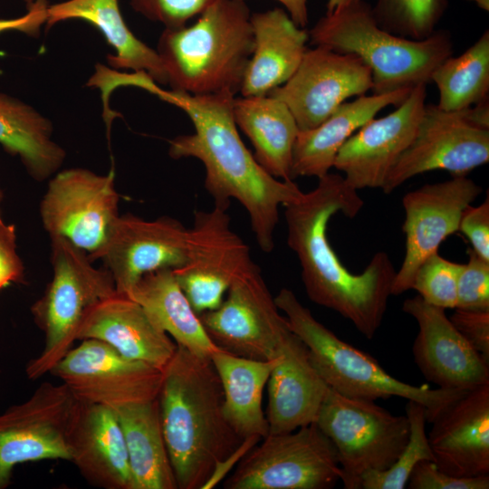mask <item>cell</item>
Returning a JSON list of instances; mask_svg holds the SVG:
<instances>
[{"instance_id":"60d3db41","label":"cell","mask_w":489,"mask_h":489,"mask_svg":"<svg viewBox=\"0 0 489 489\" xmlns=\"http://www.w3.org/2000/svg\"><path fill=\"white\" fill-rule=\"evenodd\" d=\"M449 319L466 341L489 362V311L455 308Z\"/></svg>"},{"instance_id":"e0dca14e","label":"cell","mask_w":489,"mask_h":489,"mask_svg":"<svg viewBox=\"0 0 489 489\" xmlns=\"http://www.w3.org/2000/svg\"><path fill=\"white\" fill-rule=\"evenodd\" d=\"M481 192L482 187L471 178L454 176L443 182L426 184L403 197L405 255L396 272L391 295L411 290L419 265L458 231L464 211Z\"/></svg>"},{"instance_id":"5b68a950","label":"cell","mask_w":489,"mask_h":489,"mask_svg":"<svg viewBox=\"0 0 489 489\" xmlns=\"http://www.w3.org/2000/svg\"><path fill=\"white\" fill-rule=\"evenodd\" d=\"M308 34L314 46L358 56L371 71L376 94L429 83L437 66L453 54L449 32L436 30L422 40L396 35L378 24L365 1L326 14Z\"/></svg>"},{"instance_id":"8d00e7d4","label":"cell","mask_w":489,"mask_h":489,"mask_svg":"<svg viewBox=\"0 0 489 489\" xmlns=\"http://www.w3.org/2000/svg\"><path fill=\"white\" fill-rule=\"evenodd\" d=\"M468 256L458 277L456 308L489 311V262L472 249Z\"/></svg>"},{"instance_id":"8992f818","label":"cell","mask_w":489,"mask_h":489,"mask_svg":"<svg viewBox=\"0 0 489 489\" xmlns=\"http://www.w3.org/2000/svg\"><path fill=\"white\" fill-rule=\"evenodd\" d=\"M274 302L284 313L291 331L307 347L319 375L329 388L341 395L371 400L393 397L412 400L425 408L427 423H432L466 392L400 381L370 355L340 339L318 321L290 289H281Z\"/></svg>"},{"instance_id":"e575fe53","label":"cell","mask_w":489,"mask_h":489,"mask_svg":"<svg viewBox=\"0 0 489 489\" xmlns=\"http://www.w3.org/2000/svg\"><path fill=\"white\" fill-rule=\"evenodd\" d=\"M447 5L448 0H377L372 12L386 31L422 40L436 31Z\"/></svg>"},{"instance_id":"ac0fdd59","label":"cell","mask_w":489,"mask_h":489,"mask_svg":"<svg viewBox=\"0 0 489 489\" xmlns=\"http://www.w3.org/2000/svg\"><path fill=\"white\" fill-rule=\"evenodd\" d=\"M427 84L414 87L397 109L373 118L340 149L333 168L354 189L382 188L400 156L413 140L422 118Z\"/></svg>"},{"instance_id":"30bf717a","label":"cell","mask_w":489,"mask_h":489,"mask_svg":"<svg viewBox=\"0 0 489 489\" xmlns=\"http://www.w3.org/2000/svg\"><path fill=\"white\" fill-rule=\"evenodd\" d=\"M115 173L97 174L83 168L57 171L48 179L39 212L50 238L63 237L94 262L119 217Z\"/></svg>"},{"instance_id":"83f0119b","label":"cell","mask_w":489,"mask_h":489,"mask_svg":"<svg viewBox=\"0 0 489 489\" xmlns=\"http://www.w3.org/2000/svg\"><path fill=\"white\" fill-rule=\"evenodd\" d=\"M233 115L252 142L259 165L276 178L292 180V151L300 129L288 107L270 95L235 97Z\"/></svg>"},{"instance_id":"9c48e42d","label":"cell","mask_w":489,"mask_h":489,"mask_svg":"<svg viewBox=\"0 0 489 489\" xmlns=\"http://www.w3.org/2000/svg\"><path fill=\"white\" fill-rule=\"evenodd\" d=\"M241 459L225 489H331L341 480L337 451L312 423L268 434Z\"/></svg>"},{"instance_id":"4fadbf2b","label":"cell","mask_w":489,"mask_h":489,"mask_svg":"<svg viewBox=\"0 0 489 489\" xmlns=\"http://www.w3.org/2000/svg\"><path fill=\"white\" fill-rule=\"evenodd\" d=\"M50 370L81 402L110 408L158 398L163 372L93 339L80 340Z\"/></svg>"},{"instance_id":"ffe728a7","label":"cell","mask_w":489,"mask_h":489,"mask_svg":"<svg viewBox=\"0 0 489 489\" xmlns=\"http://www.w3.org/2000/svg\"><path fill=\"white\" fill-rule=\"evenodd\" d=\"M402 310L417 323L412 352L426 379L437 388L465 391L489 382V362L457 331L445 309L417 295L405 300Z\"/></svg>"},{"instance_id":"603a6c76","label":"cell","mask_w":489,"mask_h":489,"mask_svg":"<svg viewBox=\"0 0 489 489\" xmlns=\"http://www.w3.org/2000/svg\"><path fill=\"white\" fill-rule=\"evenodd\" d=\"M328 388L312 364L307 347L290 331L267 381L268 434L289 433L314 423Z\"/></svg>"},{"instance_id":"cb8c5ba5","label":"cell","mask_w":489,"mask_h":489,"mask_svg":"<svg viewBox=\"0 0 489 489\" xmlns=\"http://www.w3.org/2000/svg\"><path fill=\"white\" fill-rule=\"evenodd\" d=\"M69 449L70 461L90 484L133 489L125 438L113 408L80 401Z\"/></svg>"},{"instance_id":"1f68e13d","label":"cell","mask_w":489,"mask_h":489,"mask_svg":"<svg viewBox=\"0 0 489 489\" xmlns=\"http://www.w3.org/2000/svg\"><path fill=\"white\" fill-rule=\"evenodd\" d=\"M114 410L125 438L133 489H177L162 433L158 398Z\"/></svg>"},{"instance_id":"f35d334b","label":"cell","mask_w":489,"mask_h":489,"mask_svg":"<svg viewBox=\"0 0 489 489\" xmlns=\"http://www.w3.org/2000/svg\"><path fill=\"white\" fill-rule=\"evenodd\" d=\"M410 489H488L489 475L456 477L440 470L434 461L418 462L408 481Z\"/></svg>"},{"instance_id":"7a4b0ae2","label":"cell","mask_w":489,"mask_h":489,"mask_svg":"<svg viewBox=\"0 0 489 489\" xmlns=\"http://www.w3.org/2000/svg\"><path fill=\"white\" fill-rule=\"evenodd\" d=\"M236 96L191 95L166 91L162 99L181 109L190 119L194 132L169 141L172 158H193L206 169L205 188L215 206L228 208L232 199L246 210L258 246L270 253L279 208L296 200L302 191L292 180L266 172L244 144L233 115Z\"/></svg>"},{"instance_id":"836d02e7","label":"cell","mask_w":489,"mask_h":489,"mask_svg":"<svg viewBox=\"0 0 489 489\" xmlns=\"http://www.w3.org/2000/svg\"><path fill=\"white\" fill-rule=\"evenodd\" d=\"M406 416L409 422L408 441L397 461L384 471H369L360 479L362 489H403L415 465L422 460L434 461L426 431V409L415 401L408 400Z\"/></svg>"},{"instance_id":"ab89813d","label":"cell","mask_w":489,"mask_h":489,"mask_svg":"<svg viewBox=\"0 0 489 489\" xmlns=\"http://www.w3.org/2000/svg\"><path fill=\"white\" fill-rule=\"evenodd\" d=\"M16 230L0 213V291L25 282L24 264L17 252Z\"/></svg>"},{"instance_id":"d4e9b609","label":"cell","mask_w":489,"mask_h":489,"mask_svg":"<svg viewBox=\"0 0 489 489\" xmlns=\"http://www.w3.org/2000/svg\"><path fill=\"white\" fill-rule=\"evenodd\" d=\"M254 50L240 93L244 97L267 95L286 82L299 67L309 41L287 12L275 7L251 14Z\"/></svg>"},{"instance_id":"4dcf8cb0","label":"cell","mask_w":489,"mask_h":489,"mask_svg":"<svg viewBox=\"0 0 489 489\" xmlns=\"http://www.w3.org/2000/svg\"><path fill=\"white\" fill-rule=\"evenodd\" d=\"M53 133L50 120L33 106L0 92V145L38 182L59 171L66 158Z\"/></svg>"},{"instance_id":"f546056e","label":"cell","mask_w":489,"mask_h":489,"mask_svg":"<svg viewBox=\"0 0 489 489\" xmlns=\"http://www.w3.org/2000/svg\"><path fill=\"white\" fill-rule=\"evenodd\" d=\"M139 303L153 322L177 345L210 359L219 348L206 333L198 314L178 285L173 269L142 276L127 294Z\"/></svg>"},{"instance_id":"2e32d148","label":"cell","mask_w":489,"mask_h":489,"mask_svg":"<svg viewBox=\"0 0 489 489\" xmlns=\"http://www.w3.org/2000/svg\"><path fill=\"white\" fill-rule=\"evenodd\" d=\"M370 69L356 55L327 47L307 49L292 74L267 95L282 101L300 130L316 127L351 97L372 90Z\"/></svg>"},{"instance_id":"ba28073f","label":"cell","mask_w":489,"mask_h":489,"mask_svg":"<svg viewBox=\"0 0 489 489\" xmlns=\"http://www.w3.org/2000/svg\"><path fill=\"white\" fill-rule=\"evenodd\" d=\"M314 424L337 451L345 489H360L367 472L389 468L410 433L406 415H393L375 400L347 397L331 388Z\"/></svg>"},{"instance_id":"484cf974","label":"cell","mask_w":489,"mask_h":489,"mask_svg":"<svg viewBox=\"0 0 489 489\" xmlns=\"http://www.w3.org/2000/svg\"><path fill=\"white\" fill-rule=\"evenodd\" d=\"M411 90L356 97L343 102L316 127L299 130L292 151V178H321L330 173L348 139L383 109L402 103Z\"/></svg>"},{"instance_id":"7c38bea8","label":"cell","mask_w":489,"mask_h":489,"mask_svg":"<svg viewBox=\"0 0 489 489\" xmlns=\"http://www.w3.org/2000/svg\"><path fill=\"white\" fill-rule=\"evenodd\" d=\"M226 210L215 206L195 213L185 262L173 270L198 315L218 308L232 283L255 265L248 245L232 229Z\"/></svg>"},{"instance_id":"7dc6e473","label":"cell","mask_w":489,"mask_h":489,"mask_svg":"<svg viewBox=\"0 0 489 489\" xmlns=\"http://www.w3.org/2000/svg\"><path fill=\"white\" fill-rule=\"evenodd\" d=\"M475 3L482 10L488 12L489 11V0H467Z\"/></svg>"},{"instance_id":"6da1fadb","label":"cell","mask_w":489,"mask_h":489,"mask_svg":"<svg viewBox=\"0 0 489 489\" xmlns=\"http://www.w3.org/2000/svg\"><path fill=\"white\" fill-rule=\"evenodd\" d=\"M364 202L343 176L328 173L317 186L284 206L287 244L296 254L311 301L331 309L367 339L379 331L391 296L395 266L386 252L374 254L360 273H350L331 247L327 232L331 217H355Z\"/></svg>"},{"instance_id":"d590c367","label":"cell","mask_w":489,"mask_h":489,"mask_svg":"<svg viewBox=\"0 0 489 489\" xmlns=\"http://www.w3.org/2000/svg\"><path fill=\"white\" fill-rule=\"evenodd\" d=\"M463 264L449 261L437 252L429 255L417 268L411 290L427 303L446 309H455L457 283Z\"/></svg>"},{"instance_id":"c3c4849f","label":"cell","mask_w":489,"mask_h":489,"mask_svg":"<svg viewBox=\"0 0 489 489\" xmlns=\"http://www.w3.org/2000/svg\"><path fill=\"white\" fill-rule=\"evenodd\" d=\"M24 1L27 3L28 7H29L30 5H32L33 4H34L35 2H38V1H47V0H24Z\"/></svg>"},{"instance_id":"3957f363","label":"cell","mask_w":489,"mask_h":489,"mask_svg":"<svg viewBox=\"0 0 489 489\" xmlns=\"http://www.w3.org/2000/svg\"><path fill=\"white\" fill-rule=\"evenodd\" d=\"M162 372L159 417L177 488H204L244 439L225 417L223 388L210 359L177 345Z\"/></svg>"},{"instance_id":"681fc988","label":"cell","mask_w":489,"mask_h":489,"mask_svg":"<svg viewBox=\"0 0 489 489\" xmlns=\"http://www.w3.org/2000/svg\"><path fill=\"white\" fill-rule=\"evenodd\" d=\"M3 199H4V191H3V189H2V187L0 186V204L3 201Z\"/></svg>"},{"instance_id":"b9f144b4","label":"cell","mask_w":489,"mask_h":489,"mask_svg":"<svg viewBox=\"0 0 489 489\" xmlns=\"http://www.w3.org/2000/svg\"><path fill=\"white\" fill-rule=\"evenodd\" d=\"M468 239L472 250L489 262V198L477 206H469L463 213L459 228Z\"/></svg>"},{"instance_id":"44dd1931","label":"cell","mask_w":489,"mask_h":489,"mask_svg":"<svg viewBox=\"0 0 489 489\" xmlns=\"http://www.w3.org/2000/svg\"><path fill=\"white\" fill-rule=\"evenodd\" d=\"M427 435L437 467L456 477L489 475V382L466 391Z\"/></svg>"},{"instance_id":"4316f807","label":"cell","mask_w":489,"mask_h":489,"mask_svg":"<svg viewBox=\"0 0 489 489\" xmlns=\"http://www.w3.org/2000/svg\"><path fill=\"white\" fill-rule=\"evenodd\" d=\"M66 20H82L101 33L114 49L107 57L113 69L144 72L155 82L168 84L166 72L157 50L130 31L119 5V0H67L48 5L46 24L50 27Z\"/></svg>"},{"instance_id":"f1b7e54d","label":"cell","mask_w":489,"mask_h":489,"mask_svg":"<svg viewBox=\"0 0 489 489\" xmlns=\"http://www.w3.org/2000/svg\"><path fill=\"white\" fill-rule=\"evenodd\" d=\"M210 360L222 385L223 412L227 422L243 439L266 436L269 426L263 410V393L277 356L259 360L218 348Z\"/></svg>"},{"instance_id":"8fae6325","label":"cell","mask_w":489,"mask_h":489,"mask_svg":"<svg viewBox=\"0 0 489 489\" xmlns=\"http://www.w3.org/2000/svg\"><path fill=\"white\" fill-rule=\"evenodd\" d=\"M79 405L63 383L44 381L25 401L0 414V489L11 484L18 465L70 461L69 436Z\"/></svg>"},{"instance_id":"52a82bcc","label":"cell","mask_w":489,"mask_h":489,"mask_svg":"<svg viewBox=\"0 0 489 489\" xmlns=\"http://www.w3.org/2000/svg\"><path fill=\"white\" fill-rule=\"evenodd\" d=\"M52 279L31 306L43 331L42 351L25 366L29 379L49 373L72 348L85 312L117 291L110 272L94 266L89 254L63 237H51Z\"/></svg>"},{"instance_id":"d6986e66","label":"cell","mask_w":489,"mask_h":489,"mask_svg":"<svg viewBox=\"0 0 489 489\" xmlns=\"http://www.w3.org/2000/svg\"><path fill=\"white\" fill-rule=\"evenodd\" d=\"M187 231L169 216L146 220L129 213L120 215L96 260L110 272L117 292L128 294L145 274L184 264Z\"/></svg>"},{"instance_id":"7bdbcfd3","label":"cell","mask_w":489,"mask_h":489,"mask_svg":"<svg viewBox=\"0 0 489 489\" xmlns=\"http://www.w3.org/2000/svg\"><path fill=\"white\" fill-rule=\"evenodd\" d=\"M47 1H38L29 6L28 12L19 17L0 19V34L9 31H18L34 36L46 23Z\"/></svg>"},{"instance_id":"7402d4cb","label":"cell","mask_w":489,"mask_h":489,"mask_svg":"<svg viewBox=\"0 0 489 489\" xmlns=\"http://www.w3.org/2000/svg\"><path fill=\"white\" fill-rule=\"evenodd\" d=\"M101 340L122 356L163 369L177 343L159 329L143 307L127 294H114L92 305L84 314L77 340Z\"/></svg>"},{"instance_id":"f6af8a7d","label":"cell","mask_w":489,"mask_h":489,"mask_svg":"<svg viewBox=\"0 0 489 489\" xmlns=\"http://www.w3.org/2000/svg\"><path fill=\"white\" fill-rule=\"evenodd\" d=\"M463 110L472 124L489 129V98Z\"/></svg>"},{"instance_id":"74e56055","label":"cell","mask_w":489,"mask_h":489,"mask_svg":"<svg viewBox=\"0 0 489 489\" xmlns=\"http://www.w3.org/2000/svg\"><path fill=\"white\" fill-rule=\"evenodd\" d=\"M217 0H129L133 9L146 18L177 28L200 15Z\"/></svg>"},{"instance_id":"ee69618b","label":"cell","mask_w":489,"mask_h":489,"mask_svg":"<svg viewBox=\"0 0 489 489\" xmlns=\"http://www.w3.org/2000/svg\"><path fill=\"white\" fill-rule=\"evenodd\" d=\"M245 1V0H243ZM282 4L292 20L300 27L308 24L307 0H276Z\"/></svg>"},{"instance_id":"d6a6232c","label":"cell","mask_w":489,"mask_h":489,"mask_svg":"<svg viewBox=\"0 0 489 489\" xmlns=\"http://www.w3.org/2000/svg\"><path fill=\"white\" fill-rule=\"evenodd\" d=\"M438 90L436 104L446 111H459L489 94V31L456 57L443 61L431 76Z\"/></svg>"},{"instance_id":"9a60e30c","label":"cell","mask_w":489,"mask_h":489,"mask_svg":"<svg viewBox=\"0 0 489 489\" xmlns=\"http://www.w3.org/2000/svg\"><path fill=\"white\" fill-rule=\"evenodd\" d=\"M489 161V129L472 124L464 110L426 104L417 133L381 188L390 194L410 178L433 170L465 176Z\"/></svg>"},{"instance_id":"bcb514c9","label":"cell","mask_w":489,"mask_h":489,"mask_svg":"<svg viewBox=\"0 0 489 489\" xmlns=\"http://www.w3.org/2000/svg\"><path fill=\"white\" fill-rule=\"evenodd\" d=\"M361 1H365V0H328L327 6H326V9H327L326 14H331L350 4L361 2Z\"/></svg>"},{"instance_id":"5bb4252c","label":"cell","mask_w":489,"mask_h":489,"mask_svg":"<svg viewBox=\"0 0 489 489\" xmlns=\"http://www.w3.org/2000/svg\"><path fill=\"white\" fill-rule=\"evenodd\" d=\"M255 265L237 278L215 310L199 319L219 348L238 356L270 360L291 331Z\"/></svg>"},{"instance_id":"277c9868","label":"cell","mask_w":489,"mask_h":489,"mask_svg":"<svg viewBox=\"0 0 489 489\" xmlns=\"http://www.w3.org/2000/svg\"><path fill=\"white\" fill-rule=\"evenodd\" d=\"M251 14L243 0H217L193 24L165 28L157 52L172 91L236 96L254 50Z\"/></svg>"}]
</instances>
